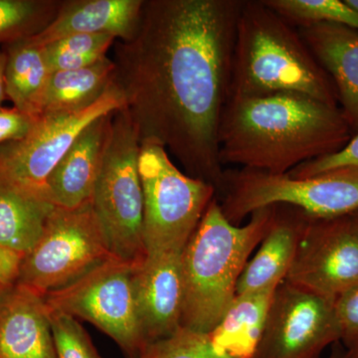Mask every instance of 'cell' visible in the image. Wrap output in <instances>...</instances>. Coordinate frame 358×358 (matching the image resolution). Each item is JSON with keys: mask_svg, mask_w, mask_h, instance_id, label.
I'll list each match as a JSON object with an SVG mask.
<instances>
[{"mask_svg": "<svg viewBox=\"0 0 358 358\" xmlns=\"http://www.w3.org/2000/svg\"><path fill=\"white\" fill-rule=\"evenodd\" d=\"M244 0H147L115 50L113 84L140 143L166 148L186 174L223 185L219 129L229 98Z\"/></svg>", "mask_w": 358, "mask_h": 358, "instance_id": "6da1fadb", "label": "cell"}, {"mask_svg": "<svg viewBox=\"0 0 358 358\" xmlns=\"http://www.w3.org/2000/svg\"><path fill=\"white\" fill-rule=\"evenodd\" d=\"M353 136L338 107L296 93L228 99L219 129L222 164L286 174L341 150Z\"/></svg>", "mask_w": 358, "mask_h": 358, "instance_id": "7a4b0ae2", "label": "cell"}, {"mask_svg": "<svg viewBox=\"0 0 358 358\" xmlns=\"http://www.w3.org/2000/svg\"><path fill=\"white\" fill-rule=\"evenodd\" d=\"M278 93L303 94L339 108L333 81L298 27L264 0H244L235 35L229 98Z\"/></svg>", "mask_w": 358, "mask_h": 358, "instance_id": "3957f363", "label": "cell"}, {"mask_svg": "<svg viewBox=\"0 0 358 358\" xmlns=\"http://www.w3.org/2000/svg\"><path fill=\"white\" fill-rule=\"evenodd\" d=\"M275 210V205L259 209L248 223L234 225L224 216L217 197L212 200L181 253V327L203 334L215 329L236 296L250 256L272 227Z\"/></svg>", "mask_w": 358, "mask_h": 358, "instance_id": "277c9868", "label": "cell"}, {"mask_svg": "<svg viewBox=\"0 0 358 358\" xmlns=\"http://www.w3.org/2000/svg\"><path fill=\"white\" fill-rule=\"evenodd\" d=\"M140 150V138L128 110L124 107L115 110L91 199L110 253L136 265L148 255Z\"/></svg>", "mask_w": 358, "mask_h": 358, "instance_id": "5b68a950", "label": "cell"}, {"mask_svg": "<svg viewBox=\"0 0 358 358\" xmlns=\"http://www.w3.org/2000/svg\"><path fill=\"white\" fill-rule=\"evenodd\" d=\"M219 193L224 216L234 225L275 205L296 207L312 218L343 217L358 210V169L294 178L241 169L224 173Z\"/></svg>", "mask_w": 358, "mask_h": 358, "instance_id": "8992f818", "label": "cell"}, {"mask_svg": "<svg viewBox=\"0 0 358 358\" xmlns=\"http://www.w3.org/2000/svg\"><path fill=\"white\" fill-rule=\"evenodd\" d=\"M138 173L148 254L181 253L217 190L183 173L166 148L155 143H141Z\"/></svg>", "mask_w": 358, "mask_h": 358, "instance_id": "52a82bcc", "label": "cell"}, {"mask_svg": "<svg viewBox=\"0 0 358 358\" xmlns=\"http://www.w3.org/2000/svg\"><path fill=\"white\" fill-rule=\"evenodd\" d=\"M91 200L74 209L54 206L43 231L26 255L20 282L44 296L69 286L110 259Z\"/></svg>", "mask_w": 358, "mask_h": 358, "instance_id": "ba28073f", "label": "cell"}, {"mask_svg": "<svg viewBox=\"0 0 358 358\" xmlns=\"http://www.w3.org/2000/svg\"><path fill=\"white\" fill-rule=\"evenodd\" d=\"M124 107V96L112 82L89 107L39 115L24 138L0 147V183L50 203L47 181L79 134L96 120Z\"/></svg>", "mask_w": 358, "mask_h": 358, "instance_id": "9c48e42d", "label": "cell"}, {"mask_svg": "<svg viewBox=\"0 0 358 358\" xmlns=\"http://www.w3.org/2000/svg\"><path fill=\"white\" fill-rule=\"evenodd\" d=\"M138 265L110 257L69 286L47 294L45 303L50 310L91 322L109 336L127 358H136L147 346L134 292Z\"/></svg>", "mask_w": 358, "mask_h": 358, "instance_id": "30bf717a", "label": "cell"}, {"mask_svg": "<svg viewBox=\"0 0 358 358\" xmlns=\"http://www.w3.org/2000/svg\"><path fill=\"white\" fill-rule=\"evenodd\" d=\"M339 341L334 301L281 282L254 358H320Z\"/></svg>", "mask_w": 358, "mask_h": 358, "instance_id": "8fae6325", "label": "cell"}, {"mask_svg": "<svg viewBox=\"0 0 358 358\" xmlns=\"http://www.w3.org/2000/svg\"><path fill=\"white\" fill-rule=\"evenodd\" d=\"M285 281L336 301L358 284V237L350 216L308 217Z\"/></svg>", "mask_w": 358, "mask_h": 358, "instance_id": "7c38bea8", "label": "cell"}, {"mask_svg": "<svg viewBox=\"0 0 358 358\" xmlns=\"http://www.w3.org/2000/svg\"><path fill=\"white\" fill-rule=\"evenodd\" d=\"M181 253L148 254L145 260L136 266V308L141 334L147 345L171 336L181 327Z\"/></svg>", "mask_w": 358, "mask_h": 358, "instance_id": "4fadbf2b", "label": "cell"}, {"mask_svg": "<svg viewBox=\"0 0 358 358\" xmlns=\"http://www.w3.org/2000/svg\"><path fill=\"white\" fill-rule=\"evenodd\" d=\"M298 29L333 81L339 109L352 134L358 133V31L327 22Z\"/></svg>", "mask_w": 358, "mask_h": 358, "instance_id": "5bb4252c", "label": "cell"}, {"mask_svg": "<svg viewBox=\"0 0 358 358\" xmlns=\"http://www.w3.org/2000/svg\"><path fill=\"white\" fill-rule=\"evenodd\" d=\"M113 113L89 124L52 171L47 197L54 206L74 209L91 200Z\"/></svg>", "mask_w": 358, "mask_h": 358, "instance_id": "9a60e30c", "label": "cell"}, {"mask_svg": "<svg viewBox=\"0 0 358 358\" xmlns=\"http://www.w3.org/2000/svg\"><path fill=\"white\" fill-rule=\"evenodd\" d=\"M0 358H57L44 298L21 285L0 307Z\"/></svg>", "mask_w": 358, "mask_h": 358, "instance_id": "2e32d148", "label": "cell"}, {"mask_svg": "<svg viewBox=\"0 0 358 358\" xmlns=\"http://www.w3.org/2000/svg\"><path fill=\"white\" fill-rule=\"evenodd\" d=\"M145 0H83L61 4L55 18L43 30L28 37L44 46L74 34L107 33L128 40L138 27Z\"/></svg>", "mask_w": 358, "mask_h": 358, "instance_id": "e0dca14e", "label": "cell"}, {"mask_svg": "<svg viewBox=\"0 0 358 358\" xmlns=\"http://www.w3.org/2000/svg\"><path fill=\"white\" fill-rule=\"evenodd\" d=\"M272 227L255 256L247 262L238 281L236 294L275 289L285 281L308 216L289 205H275Z\"/></svg>", "mask_w": 358, "mask_h": 358, "instance_id": "ac0fdd59", "label": "cell"}, {"mask_svg": "<svg viewBox=\"0 0 358 358\" xmlns=\"http://www.w3.org/2000/svg\"><path fill=\"white\" fill-rule=\"evenodd\" d=\"M275 289L236 294L209 334L212 345L231 358H254L262 338Z\"/></svg>", "mask_w": 358, "mask_h": 358, "instance_id": "d6986e66", "label": "cell"}, {"mask_svg": "<svg viewBox=\"0 0 358 358\" xmlns=\"http://www.w3.org/2000/svg\"><path fill=\"white\" fill-rule=\"evenodd\" d=\"M3 52L7 98L15 109L38 117L40 102L51 75L42 47L25 38L6 45Z\"/></svg>", "mask_w": 358, "mask_h": 358, "instance_id": "ffe728a7", "label": "cell"}, {"mask_svg": "<svg viewBox=\"0 0 358 358\" xmlns=\"http://www.w3.org/2000/svg\"><path fill=\"white\" fill-rule=\"evenodd\" d=\"M114 70V61L106 56L83 69L51 73L40 102L39 115L89 107L110 88Z\"/></svg>", "mask_w": 358, "mask_h": 358, "instance_id": "44dd1931", "label": "cell"}, {"mask_svg": "<svg viewBox=\"0 0 358 358\" xmlns=\"http://www.w3.org/2000/svg\"><path fill=\"white\" fill-rule=\"evenodd\" d=\"M54 205L0 183V245L29 253Z\"/></svg>", "mask_w": 358, "mask_h": 358, "instance_id": "7402d4cb", "label": "cell"}, {"mask_svg": "<svg viewBox=\"0 0 358 358\" xmlns=\"http://www.w3.org/2000/svg\"><path fill=\"white\" fill-rule=\"evenodd\" d=\"M61 4L41 0H0V45L6 46L37 34L55 18Z\"/></svg>", "mask_w": 358, "mask_h": 358, "instance_id": "603a6c76", "label": "cell"}, {"mask_svg": "<svg viewBox=\"0 0 358 358\" xmlns=\"http://www.w3.org/2000/svg\"><path fill=\"white\" fill-rule=\"evenodd\" d=\"M296 27L327 22L358 31V10L346 0H264Z\"/></svg>", "mask_w": 358, "mask_h": 358, "instance_id": "cb8c5ba5", "label": "cell"}, {"mask_svg": "<svg viewBox=\"0 0 358 358\" xmlns=\"http://www.w3.org/2000/svg\"><path fill=\"white\" fill-rule=\"evenodd\" d=\"M136 358H231L212 345L208 334L180 327L171 336L145 346Z\"/></svg>", "mask_w": 358, "mask_h": 358, "instance_id": "d4e9b609", "label": "cell"}, {"mask_svg": "<svg viewBox=\"0 0 358 358\" xmlns=\"http://www.w3.org/2000/svg\"><path fill=\"white\" fill-rule=\"evenodd\" d=\"M48 310L56 357L102 358L77 319L49 308Z\"/></svg>", "mask_w": 358, "mask_h": 358, "instance_id": "484cf974", "label": "cell"}, {"mask_svg": "<svg viewBox=\"0 0 358 358\" xmlns=\"http://www.w3.org/2000/svg\"><path fill=\"white\" fill-rule=\"evenodd\" d=\"M115 39L114 35L107 33L74 34L40 47H42L46 61L56 58H77L88 54L107 55V51Z\"/></svg>", "mask_w": 358, "mask_h": 358, "instance_id": "4316f807", "label": "cell"}, {"mask_svg": "<svg viewBox=\"0 0 358 358\" xmlns=\"http://www.w3.org/2000/svg\"><path fill=\"white\" fill-rule=\"evenodd\" d=\"M339 169H358V133L338 152L301 164L287 174L294 178H307Z\"/></svg>", "mask_w": 358, "mask_h": 358, "instance_id": "83f0119b", "label": "cell"}, {"mask_svg": "<svg viewBox=\"0 0 358 358\" xmlns=\"http://www.w3.org/2000/svg\"><path fill=\"white\" fill-rule=\"evenodd\" d=\"M339 341L346 350L358 352V284L334 301Z\"/></svg>", "mask_w": 358, "mask_h": 358, "instance_id": "f1b7e54d", "label": "cell"}, {"mask_svg": "<svg viewBox=\"0 0 358 358\" xmlns=\"http://www.w3.org/2000/svg\"><path fill=\"white\" fill-rule=\"evenodd\" d=\"M36 117L24 114L14 107L13 109L0 108V147L24 138Z\"/></svg>", "mask_w": 358, "mask_h": 358, "instance_id": "f546056e", "label": "cell"}, {"mask_svg": "<svg viewBox=\"0 0 358 358\" xmlns=\"http://www.w3.org/2000/svg\"><path fill=\"white\" fill-rule=\"evenodd\" d=\"M27 253L0 245V287L11 291L20 282L21 270Z\"/></svg>", "mask_w": 358, "mask_h": 358, "instance_id": "4dcf8cb0", "label": "cell"}, {"mask_svg": "<svg viewBox=\"0 0 358 358\" xmlns=\"http://www.w3.org/2000/svg\"><path fill=\"white\" fill-rule=\"evenodd\" d=\"M4 64H6V55L3 50L0 49V108L6 100V85H4Z\"/></svg>", "mask_w": 358, "mask_h": 358, "instance_id": "1f68e13d", "label": "cell"}, {"mask_svg": "<svg viewBox=\"0 0 358 358\" xmlns=\"http://www.w3.org/2000/svg\"><path fill=\"white\" fill-rule=\"evenodd\" d=\"M329 358H358V352L343 348H336Z\"/></svg>", "mask_w": 358, "mask_h": 358, "instance_id": "d6a6232c", "label": "cell"}, {"mask_svg": "<svg viewBox=\"0 0 358 358\" xmlns=\"http://www.w3.org/2000/svg\"><path fill=\"white\" fill-rule=\"evenodd\" d=\"M350 216V221H352L353 228H355V233L358 237V210L353 212Z\"/></svg>", "mask_w": 358, "mask_h": 358, "instance_id": "836d02e7", "label": "cell"}, {"mask_svg": "<svg viewBox=\"0 0 358 358\" xmlns=\"http://www.w3.org/2000/svg\"><path fill=\"white\" fill-rule=\"evenodd\" d=\"M9 292L10 291H7V289H2L1 287H0V307H1L4 300H6V296L8 294Z\"/></svg>", "mask_w": 358, "mask_h": 358, "instance_id": "e575fe53", "label": "cell"}, {"mask_svg": "<svg viewBox=\"0 0 358 358\" xmlns=\"http://www.w3.org/2000/svg\"><path fill=\"white\" fill-rule=\"evenodd\" d=\"M346 1L358 10V0H346Z\"/></svg>", "mask_w": 358, "mask_h": 358, "instance_id": "d590c367", "label": "cell"}]
</instances>
